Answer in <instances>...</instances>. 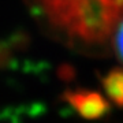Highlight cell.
Listing matches in <instances>:
<instances>
[{
  "label": "cell",
  "mask_w": 123,
  "mask_h": 123,
  "mask_svg": "<svg viewBox=\"0 0 123 123\" xmlns=\"http://www.w3.org/2000/svg\"><path fill=\"white\" fill-rule=\"evenodd\" d=\"M63 100L68 103L81 118L90 120L104 118L111 108V103L105 96L89 89L67 90L63 93Z\"/></svg>",
  "instance_id": "1"
},
{
  "label": "cell",
  "mask_w": 123,
  "mask_h": 123,
  "mask_svg": "<svg viewBox=\"0 0 123 123\" xmlns=\"http://www.w3.org/2000/svg\"><path fill=\"white\" fill-rule=\"evenodd\" d=\"M103 88L110 103L123 107V67L112 68L103 78Z\"/></svg>",
  "instance_id": "2"
},
{
  "label": "cell",
  "mask_w": 123,
  "mask_h": 123,
  "mask_svg": "<svg viewBox=\"0 0 123 123\" xmlns=\"http://www.w3.org/2000/svg\"><path fill=\"white\" fill-rule=\"evenodd\" d=\"M114 45H115V52L118 55L119 60L123 63V21L119 23L118 29L115 31Z\"/></svg>",
  "instance_id": "3"
}]
</instances>
